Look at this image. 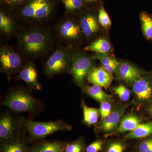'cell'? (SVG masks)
Wrapping results in <instances>:
<instances>
[{
  "label": "cell",
  "mask_w": 152,
  "mask_h": 152,
  "mask_svg": "<svg viewBox=\"0 0 152 152\" xmlns=\"http://www.w3.org/2000/svg\"><path fill=\"white\" fill-rule=\"evenodd\" d=\"M18 41L22 51L31 57L40 56L46 53L53 44L50 33L41 28L23 30L18 36Z\"/></svg>",
  "instance_id": "1"
},
{
  "label": "cell",
  "mask_w": 152,
  "mask_h": 152,
  "mask_svg": "<svg viewBox=\"0 0 152 152\" xmlns=\"http://www.w3.org/2000/svg\"><path fill=\"white\" fill-rule=\"evenodd\" d=\"M1 104L18 113L38 112L42 107V102L36 99L27 91L15 88L9 92Z\"/></svg>",
  "instance_id": "2"
},
{
  "label": "cell",
  "mask_w": 152,
  "mask_h": 152,
  "mask_svg": "<svg viewBox=\"0 0 152 152\" xmlns=\"http://www.w3.org/2000/svg\"><path fill=\"white\" fill-rule=\"evenodd\" d=\"M23 127L28 134L29 140L37 141L52 134L63 131H71L72 127L62 120L48 122L34 121L21 118Z\"/></svg>",
  "instance_id": "3"
},
{
  "label": "cell",
  "mask_w": 152,
  "mask_h": 152,
  "mask_svg": "<svg viewBox=\"0 0 152 152\" xmlns=\"http://www.w3.org/2000/svg\"><path fill=\"white\" fill-rule=\"evenodd\" d=\"M74 55L69 47L58 48L45 63V75L50 78L61 74L70 73Z\"/></svg>",
  "instance_id": "4"
},
{
  "label": "cell",
  "mask_w": 152,
  "mask_h": 152,
  "mask_svg": "<svg viewBox=\"0 0 152 152\" xmlns=\"http://www.w3.org/2000/svg\"><path fill=\"white\" fill-rule=\"evenodd\" d=\"M94 59L86 54L78 52L75 54L70 74L74 82L82 89L85 86V80L94 66Z\"/></svg>",
  "instance_id": "5"
},
{
  "label": "cell",
  "mask_w": 152,
  "mask_h": 152,
  "mask_svg": "<svg viewBox=\"0 0 152 152\" xmlns=\"http://www.w3.org/2000/svg\"><path fill=\"white\" fill-rule=\"evenodd\" d=\"M21 119H17L12 114L4 112L0 117V141L1 143L10 141L23 131Z\"/></svg>",
  "instance_id": "6"
},
{
  "label": "cell",
  "mask_w": 152,
  "mask_h": 152,
  "mask_svg": "<svg viewBox=\"0 0 152 152\" xmlns=\"http://www.w3.org/2000/svg\"><path fill=\"white\" fill-rule=\"evenodd\" d=\"M129 106V104H120L114 107L108 115L101 119L100 122L96 126V131L105 133L106 135L115 132L118 127L124 114Z\"/></svg>",
  "instance_id": "7"
},
{
  "label": "cell",
  "mask_w": 152,
  "mask_h": 152,
  "mask_svg": "<svg viewBox=\"0 0 152 152\" xmlns=\"http://www.w3.org/2000/svg\"><path fill=\"white\" fill-rule=\"evenodd\" d=\"M1 69L7 75L8 80L11 76L20 70L22 66L20 57L9 47H4L0 51Z\"/></svg>",
  "instance_id": "8"
},
{
  "label": "cell",
  "mask_w": 152,
  "mask_h": 152,
  "mask_svg": "<svg viewBox=\"0 0 152 152\" xmlns=\"http://www.w3.org/2000/svg\"><path fill=\"white\" fill-rule=\"evenodd\" d=\"M51 11L48 0H32L24 7L23 13L26 18L39 20L48 18Z\"/></svg>",
  "instance_id": "9"
},
{
  "label": "cell",
  "mask_w": 152,
  "mask_h": 152,
  "mask_svg": "<svg viewBox=\"0 0 152 152\" xmlns=\"http://www.w3.org/2000/svg\"><path fill=\"white\" fill-rule=\"evenodd\" d=\"M132 85L136 103L142 104L151 99L152 84L148 78L142 76Z\"/></svg>",
  "instance_id": "10"
},
{
  "label": "cell",
  "mask_w": 152,
  "mask_h": 152,
  "mask_svg": "<svg viewBox=\"0 0 152 152\" xmlns=\"http://www.w3.org/2000/svg\"><path fill=\"white\" fill-rule=\"evenodd\" d=\"M86 79L89 83L107 89L111 84L114 77L113 74L102 67H94L88 75Z\"/></svg>",
  "instance_id": "11"
},
{
  "label": "cell",
  "mask_w": 152,
  "mask_h": 152,
  "mask_svg": "<svg viewBox=\"0 0 152 152\" xmlns=\"http://www.w3.org/2000/svg\"><path fill=\"white\" fill-rule=\"evenodd\" d=\"M115 74L117 77L132 85L142 76V72L132 64L126 62L120 63Z\"/></svg>",
  "instance_id": "12"
},
{
  "label": "cell",
  "mask_w": 152,
  "mask_h": 152,
  "mask_svg": "<svg viewBox=\"0 0 152 152\" xmlns=\"http://www.w3.org/2000/svg\"><path fill=\"white\" fill-rule=\"evenodd\" d=\"M29 140L24 129L23 132L14 140L1 143L0 152H28Z\"/></svg>",
  "instance_id": "13"
},
{
  "label": "cell",
  "mask_w": 152,
  "mask_h": 152,
  "mask_svg": "<svg viewBox=\"0 0 152 152\" xmlns=\"http://www.w3.org/2000/svg\"><path fill=\"white\" fill-rule=\"evenodd\" d=\"M19 77L32 89L36 91L42 89V85L38 80L36 68L32 64L28 63L23 67L20 71Z\"/></svg>",
  "instance_id": "14"
},
{
  "label": "cell",
  "mask_w": 152,
  "mask_h": 152,
  "mask_svg": "<svg viewBox=\"0 0 152 152\" xmlns=\"http://www.w3.org/2000/svg\"><path fill=\"white\" fill-rule=\"evenodd\" d=\"M60 37L66 41H73L80 37L81 29L80 25L70 20H65L58 26Z\"/></svg>",
  "instance_id": "15"
},
{
  "label": "cell",
  "mask_w": 152,
  "mask_h": 152,
  "mask_svg": "<svg viewBox=\"0 0 152 152\" xmlns=\"http://www.w3.org/2000/svg\"><path fill=\"white\" fill-rule=\"evenodd\" d=\"M67 142L42 141L29 147L28 152H64Z\"/></svg>",
  "instance_id": "16"
},
{
  "label": "cell",
  "mask_w": 152,
  "mask_h": 152,
  "mask_svg": "<svg viewBox=\"0 0 152 152\" xmlns=\"http://www.w3.org/2000/svg\"><path fill=\"white\" fill-rule=\"evenodd\" d=\"M142 122V119L137 114L132 112L124 116L121 121L118 127L114 132L107 135L110 136L118 134H122L125 132H130L134 129Z\"/></svg>",
  "instance_id": "17"
},
{
  "label": "cell",
  "mask_w": 152,
  "mask_h": 152,
  "mask_svg": "<svg viewBox=\"0 0 152 152\" xmlns=\"http://www.w3.org/2000/svg\"><path fill=\"white\" fill-rule=\"evenodd\" d=\"M99 24L98 18L95 15L87 14L82 17L79 25L84 35L90 38L98 32L99 29Z\"/></svg>",
  "instance_id": "18"
},
{
  "label": "cell",
  "mask_w": 152,
  "mask_h": 152,
  "mask_svg": "<svg viewBox=\"0 0 152 152\" xmlns=\"http://www.w3.org/2000/svg\"><path fill=\"white\" fill-rule=\"evenodd\" d=\"M92 57L94 59L99 60L100 62L101 67L112 74L115 73L121 63L108 54L96 53L93 55Z\"/></svg>",
  "instance_id": "19"
},
{
  "label": "cell",
  "mask_w": 152,
  "mask_h": 152,
  "mask_svg": "<svg viewBox=\"0 0 152 152\" xmlns=\"http://www.w3.org/2000/svg\"><path fill=\"white\" fill-rule=\"evenodd\" d=\"M81 107L83 114V123L89 126L96 124L100 115L99 109L88 107L83 99H82Z\"/></svg>",
  "instance_id": "20"
},
{
  "label": "cell",
  "mask_w": 152,
  "mask_h": 152,
  "mask_svg": "<svg viewBox=\"0 0 152 152\" xmlns=\"http://www.w3.org/2000/svg\"><path fill=\"white\" fill-rule=\"evenodd\" d=\"M152 135V122L140 124L133 130L129 132L124 137L127 140L144 139Z\"/></svg>",
  "instance_id": "21"
},
{
  "label": "cell",
  "mask_w": 152,
  "mask_h": 152,
  "mask_svg": "<svg viewBox=\"0 0 152 152\" xmlns=\"http://www.w3.org/2000/svg\"><path fill=\"white\" fill-rule=\"evenodd\" d=\"M102 88L96 85L86 86L83 90L88 96L99 103L104 101H113L112 96L105 92Z\"/></svg>",
  "instance_id": "22"
},
{
  "label": "cell",
  "mask_w": 152,
  "mask_h": 152,
  "mask_svg": "<svg viewBox=\"0 0 152 152\" xmlns=\"http://www.w3.org/2000/svg\"><path fill=\"white\" fill-rule=\"evenodd\" d=\"M112 46L110 42L105 38H101L86 47L84 50L94 52L96 53L108 54L110 52Z\"/></svg>",
  "instance_id": "23"
},
{
  "label": "cell",
  "mask_w": 152,
  "mask_h": 152,
  "mask_svg": "<svg viewBox=\"0 0 152 152\" xmlns=\"http://www.w3.org/2000/svg\"><path fill=\"white\" fill-rule=\"evenodd\" d=\"M142 30L145 37L152 40V17L146 12H141L140 15Z\"/></svg>",
  "instance_id": "24"
},
{
  "label": "cell",
  "mask_w": 152,
  "mask_h": 152,
  "mask_svg": "<svg viewBox=\"0 0 152 152\" xmlns=\"http://www.w3.org/2000/svg\"><path fill=\"white\" fill-rule=\"evenodd\" d=\"M127 145L121 140H113L109 142L105 148V152H124Z\"/></svg>",
  "instance_id": "25"
},
{
  "label": "cell",
  "mask_w": 152,
  "mask_h": 152,
  "mask_svg": "<svg viewBox=\"0 0 152 152\" xmlns=\"http://www.w3.org/2000/svg\"><path fill=\"white\" fill-rule=\"evenodd\" d=\"M86 149L83 139L80 138L74 141L67 142L64 152H85Z\"/></svg>",
  "instance_id": "26"
},
{
  "label": "cell",
  "mask_w": 152,
  "mask_h": 152,
  "mask_svg": "<svg viewBox=\"0 0 152 152\" xmlns=\"http://www.w3.org/2000/svg\"><path fill=\"white\" fill-rule=\"evenodd\" d=\"M14 24L12 21L9 17L3 13H0V28L1 31L7 34H10L14 31Z\"/></svg>",
  "instance_id": "27"
},
{
  "label": "cell",
  "mask_w": 152,
  "mask_h": 152,
  "mask_svg": "<svg viewBox=\"0 0 152 152\" xmlns=\"http://www.w3.org/2000/svg\"><path fill=\"white\" fill-rule=\"evenodd\" d=\"M98 20L99 24L107 31H108L111 26V20L104 7H101L99 10Z\"/></svg>",
  "instance_id": "28"
},
{
  "label": "cell",
  "mask_w": 152,
  "mask_h": 152,
  "mask_svg": "<svg viewBox=\"0 0 152 152\" xmlns=\"http://www.w3.org/2000/svg\"><path fill=\"white\" fill-rule=\"evenodd\" d=\"M144 139L136 145L137 152H152V136Z\"/></svg>",
  "instance_id": "29"
},
{
  "label": "cell",
  "mask_w": 152,
  "mask_h": 152,
  "mask_svg": "<svg viewBox=\"0 0 152 152\" xmlns=\"http://www.w3.org/2000/svg\"><path fill=\"white\" fill-rule=\"evenodd\" d=\"M113 91L123 102H127L130 99L131 91L123 85H120L115 87Z\"/></svg>",
  "instance_id": "30"
},
{
  "label": "cell",
  "mask_w": 152,
  "mask_h": 152,
  "mask_svg": "<svg viewBox=\"0 0 152 152\" xmlns=\"http://www.w3.org/2000/svg\"><path fill=\"white\" fill-rule=\"evenodd\" d=\"M84 0H63L66 10L72 12L80 10L83 6Z\"/></svg>",
  "instance_id": "31"
},
{
  "label": "cell",
  "mask_w": 152,
  "mask_h": 152,
  "mask_svg": "<svg viewBox=\"0 0 152 152\" xmlns=\"http://www.w3.org/2000/svg\"><path fill=\"white\" fill-rule=\"evenodd\" d=\"M113 101H104L100 102V115L101 119L104 118L108 115L113 110Z\"/></svg>",
  "instance_id": "32"
},
{
  "label": "cell",
  "mask_w": 152,
  "mask_h": 152,
  "mask_svg": "<svg viewBox=\"0 0 152 152\" xmlns=\"http://www.w3.org/2000/svg\"><path fill=\"white\" fill-rule=\"evenodd\" d=\"M104 142L98 139L86 147V152H100L103 149Z\"/></svg>",
  "instance_id": "33"
},
{
  "label": "cell",
  "mask_w": 152,
  "mask_h": 152,
  "mask_svg": "<svg viewBox=\"0 0 152 152\" xmlns=\"http://www.w3.org/2000/svg\"><path fill=\"white\" fill-rule=\"evenodd\" d=\"M85 1L88 3H95L97 2L99 0H84Z\"/></svg>",
  "instance_id": "34"
},
{
  "label": "cell",
  "mask_w": 152,
  "mask_h": 152,
  "mask_svg": "<svg viewBox=\"0 0 152 152\" xmlns=\"http://www.w3.org/2000/svg\"><path fill=\"white\" fill-rule=\"evenodd\" d=\"M10 1L14 3H19L23 1V0H10Z\"/></svg>",
  "instance_id": "35"
},
{
  "label": "cell",
  "mask_w": 152,
  "mask_h": 152,
  "mask_svg": "<svg viewBox=\"0 0 152 152\" xmlns=\"http://www.w3.org/2000/svg\"><path fill=\"white\" fill-rule=\"evenodd\" d=\"M149 111L150 113H151V115H152V104L150 107Z\"/></svg>",
  "instance_id": "36"
}]
</instances>
